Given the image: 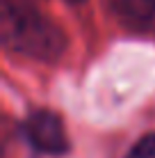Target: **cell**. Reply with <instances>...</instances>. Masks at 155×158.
Listing matches in <instances>:
<instances>
[{
	"instance_id": "obj_3",
	"label": "cell",
	"mask_w": 155,
	"mask_h": 158,
	"mask_svg": "<svg viewBox=\"0 0 155 158\" xmlns=\"http://www.w3.org/2000/svg\"><path fill=\"white\" fill-rule=\"evenodd\" d=\"M110 7L126 28L155 32V0H110Z\"/></svg>"
},
{
	"instance_id": "obj_2",
	"label": "cell",
	"mask_w": 155,
	"mask_h": 158,
	"mask_svg": "<svg viewBox=\"0 0 155 158\" xmlns=\"http://www.w3.org/2000/svg\"><path fill=\"white\" fill-rule=\"evenodd\" d=\"M23 135L41 154H64L68 151V138L62 119L50 110H34L23 122Z\"/></svg>"
},
{
	"instance_id": "obj_5",
	"label": "cell",
	"mask_w": 155,
	"mask_h": 158,
	"mask_svg": "<svg viewBox=\"0 0 155 158\" xmlns=\"http://www.w3.org/2000/svg\"><path fill=\"white\" fill-rule=\"evenodd\" d=\"M68 2H84V0H68Z\"/></svg>"
},
{
	"instance_id": "obj_4",
	"label": "cell",
	"mask_w": 155,
	"mask_h": 158,
	"mask_svg": "<svg viewBox=\"0 0 155 158\" xmlns=\"http://www.w3.org/2000/svg\"><path fill=\"white\" fill-rule=\"evenodd\" d=\"M126 158H155V133H146L130 147Z\"/></svg>"
},
{
	"instance_id": "obj_1",
	"label": "cell",
	"mask_w": 155,
	"mask_h": 158,
	"mask_svg": "<svg viewBox=\"0 0 155 158\" xmlns=\"http://www.w3.org/2000/svg\"><path fill=\"white\" fill-rule=\"evenodd\" d=\"M2 44L34 60H57L66 48L64 32L32 0H2Z\"/></svg>"
}]
</instances>
